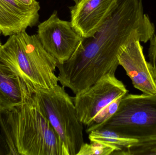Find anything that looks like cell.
<instances>
[{
    "mask_svg": "<svg viewBox=\"0 0 156 155\" xmlns=\"http://www.w3.org/2000/svg\"><path fill=\"white\" fill-rule=\"evenodd\" d=\"M114 146L99 142H90V143H84L77 155H110L118 151Z\"/></svg>",
    "mask_w": 156,
    "mask_h": 155,
    "instance_id": "cell-14",
    "label": "cell"
},
{
    "mask_svg": "<svg viewBox=\"0 0 156 155\" xmlns=\"http://www.w3.org/2000/svg\"><path fill=\"white\" fill-rule=\"evenodd\" d=\"M101 128L137 140L156 137V94H126Z\"/></svg>",
    "mask_w": 156,
    "mask_h": 155,
    "instance_id": "cell-5",
    "label": "cell"
},
{
    "mask_svg": "<svg viewBox=\"0 0 156 155\" xmlns=\"http://www.w3.org/2000/svg\"><path fill=\"white\" fill-rule=\"evenodd\" d=\"M34 92L10 67L0 61V113L22 105Z\"/></svg>",
    "mask_w": 156,
    "mask_h": 155,
    "instance_id": "cell-11",
    "label": "cell"
},
{
    "mask_svg": "<svg viewBox=\"0 0 156 155\" xmlns=\"http://www.w3.org/2000/svg\"><path fill=\"white\" fill-rule=\"evenodd\" d=\"M65 88L58 84L49 88H36L34 94L69 155H77L84 143L83 124L78 118L73 97Z\"/></svg>",
    "mask_w": 156,
    "mask_h": 155,
    "instance_id": "cell-4",
    "label": "cell"
},
{
    "mask_svg": "<svg viewBox=\"0 0 156 155\" xmlns=\"http://www.w3.org/2000/svg\"><path fill=\"white\" fill-rule=\"evenodd\" d=\"M2 45V43H1V40H0V46H1V45Z\"/></svg>",
    "mask_w": 156,
    "mask_h": 155,
    "instance_id": "cell-17",
    "label": "cell"
},
{
    "mask_svg": "<svg viewBox=\"0 0 156 155\" xmlns=\"http://www.w3.org/2000/svg\"><path fill=\"white\" fill-rule=\"evenodd\" d=\"M150 41V45L148 49V57L150 62L148 63L150 72L156 86V32Z\"/></svg>",
    "mask_w": 156,
    "mask_h": 155,
    "instance_id": "cell-15",
    "label": "cell"
},
{
    "mask_svg": "<svg viewBox=\"0 0 156 155\" xmlns=\"http://www.w3.org/2000/svg\"><path fill=\"white\" fill-rule=\"evenodd\" d=\"M154 33L142 0H118L102 27L92 37L83 38L69 60L58 63V82L76 94L104 76L115 74L124 50L135 41L147 42Z\"/></svg>",
    "mask_w": 156,
    "mask_h": 155,
    "instance_id": "cell-1",
    "label": "cell"
},
{
    "mask_svg": "<svg viewBox=\"0 0 156 155\" xmlns=\"http://www.w3.org/2000/svg\"><path fill=\"white\" fill-rule=\"evenodd\" d=\"M69 7L70 22L84 39L90 38L110 19L118 5V0H74Z\"/></svg>",
    "mask_w": 156,
    "mask_h": 155,
    "instance_id": "cell-8",
    "label": "cell"
},
{
    "mask_svg": "<svg viewBox=\"0 0 156 155\" xmlns=\"http://www.w3.org/2000/svg\"><path fill=\"white\" fill-rule=\"evenodd\" d=\"M20 2L27 5H29L34 3L36 0H18Z\"/></svg>",
    "mask_w": 156,
    "mask_h": 155,
    "instance_id": "cell-16",
    "label": "cell"
},
{
    "mask_svg": "<svg viewBox=\"0 0 156 155\" xmlns=\"http://www.w3.org/2000/svg\"><path fill=\"white\" fill-rule=\"evenodd\" d=\"M18 155H69L34 95L4 113Z\"/></svg>",
    "mask_w": 156,
    "mask_h": 155,
    "instance_id": "cell-2",
    "label": "cell"
},
{
    "mask_svg": "<svg viewBox=\"0 0 156 155\" xmlns=\"http://www.w3.org/2000/svg\"><path fill=\"white\" fill-rule=\"evenodd\" d=\"M0 61L10 67L34 93L58 84V61L44 49L37 35L26 31L9 36L0 46Z\"/></svg>",
    "mask_w": 156,
    "mask_h": 155,
    "instance_id": "cell-3",
    "label": "cell"
},
{
    "mask_svg": "<svg viewBox=\"0 0 156 155\" xmlns=\"http://www.w3.org/2000/svg\"><path fill=\"white\" fill-rule=\"evenodd\" d=\"M40 9L37 1L27 5L18 0H0V34L11 36L36 25Z\"/></svg>",
    "mask_w": 156,
    "mask_h": 155,
    "instance_id": "cell-9",
    "label": "cell"
},
{
    "mask_svg": "<svg viewBox=\"0 0 156 155\" xmlns=\"http://www.w3.org/2000/svg\"><path fill=\"white\" fill-rule=\"evenodd\" d=\"M37 33L43 47L58 63L69 60L83 40L70 22L58 17L57 11L38 25Z\"/></svg>",
    "mask_w": 156,
    "mask_h": 155,
    "instance_id": "cell-7",
    "label": "cell"
},
{
    "mask_svg": "<svg viewBox=\"0 0 156 155\" xmlns=\"http://www.w3.org/2000/svg\"><path fill=\"white\" fill-rule=\"evenodd\" d=\"M113 155H156V136L137 140L127 147L116 151Z\"/></svg>",
    "mask_w": 156,
    "mask_h": 155,
    "instance_id": "cell-12",
    "label": "cell"
},
{
    "mask_svg": "<svg viewBox=\"0 0 156 155\" xmlns=\"http://www.w3.org/2000/svg\"><path fill=\"white\" fill-rule=\"evenodd\" d=\"M119 62L134 87L144 94H156V84L139 41L133 42L124 50Z\"/></svg>",
    "mask_w": 156,
    "mask_h": 155,
    "instance_id": "cell-10",
    "label": "cell"
},
{
    "mask_svg": "<svg viewBox=\"0 0 156 155\" xmlns=\"http://www.w3.org/2000/svg\"><path fill=\"white\" fill-rule=\"evenodd\" d=\"M127 93L125 86L115 74L104 76L72 97L79 120L84 125H89L108 105Z\"/></svg>",
    "mask_w": 156,
    "mask_h": 155,
    "instance_id": "cell-6",
    "label": "cell"
},
{
    "mask_svg": "<svg viewBox=\"0 0 156 155\" xmlns=\"http://www.w3.org/2000/svg\"><path fill=\"white\" fill-rule=\"evenodd\" d=\"M122 97H119L115 99L102 110L92 123L87 126L86 133H89L92 131L99 129L109 120L117 111Z\"/></svg>",
    "mask_w": 156,
    "mask_h": 155,
    "instance_id": "cell-13",
    "label": "cell"
}]
</instances>
